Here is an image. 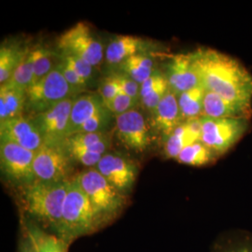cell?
<instances>
[{
    "mask_svg": "<svg viewBox=\"0 0 252 252\" xmlns=\"http://www.w3.org/2000/svg\"><path fill=\"white\" fill-rule=\"evenodd\" d=\"M192 57L201 85L206 90L252 108V75L242 63L212 49H198Z\"/></svg>",
    "mask_w": 252,
    "mask_h": 252,
    "instance_id": "obj_1",
    "label": "cell"
},
{
    "mask_svg": "<svg viewBox=\"0 0 252 252\" xmlns=\"http://www.w3.org/2000/svg\"><path fill=\"white\" fill-rule=\"evenodd\" d=\"M69 181L70 180L61 182L35 181L18 188L20 203L27 218L58 235Z\"/></svg>",
    "mask_w": 252,
    "mask_h": 252,
    "instance_id": "obj_2",
    "label": "cell"
},
{
    "mask_svg": "<svg viewBox=\"0 0 252 252\" xmlns=\"http://www.w3.org/2000/svg\"><path fill=\"white\" fill-rule=\"evenodd\" d=\"M101 228L98 219L77 181H69L67 193L63 202L61 225L58 236L67 245L74 240L94 233Z\"/></svg>",
    "mask_w": 252,
    "mask_h": 252,
    "instance_id": "obj_3",
    "label": "cell"
},
{
    "mask_svg": "<svg viewBox=\"0 0 252 252\" xmlns=\"http://www.w3.org/2000/svg\"><path fill=\"white\" fill-rule=\"evenodd\" d=\"M73 179L89 199L101 227L114 220L126 207V195L115 189L96 169L86 168Z\"/></svg>",
    "mask_w": 252,
    "mask_h": 252,
    "instance_id": "obj_4",
    "label": "cell"
},
{
    "mask_svg": "<svg viewBox=\"0 0 252 252\" xmlns=\"http://www.w3.org/2000/svg\"><path fill=\"white\" fill-rule=\"evenodd\" d=\"M77 96L65 81L59 63L27 90V109L34 115L44 112L63 100Z\"/></svg>",
    "mask_w": 252,
    "mask_h": 252,
    "instance_id": "obj_5",
    "label": "cell"
},
{
    "mask_svg": "<svg viewBox=\"0 0 252 252\" xmlns=\"http://www.w3.org/2000/svg\"><path fill=\"white\" fill-rule=\"evenodd\" d=\"M57 44L61 54L81 58L94 67L98 66L105 59L106 49L90 27L83 22L64 31L59 36Z\"/></svg>",
    "mask_w": 252,
    "mask_h": 252,
    "instance_id": "obj_6",
    "label": "cell"
},
{
    "mask_svg": "<svg viewBox=\"0 0 252 252\" xmlns=\"http://www.w3.org/2000/svg\"><path fill=\"white\" fill-rule=\"evenodd\" d=\"M201 141L220 157L230 151L248 131V119H212L201 117Z\"/></svg>",
    "mask_w": 252,
    "mask_h": 252,
    "instance_id": "obj_7",
    "label": "cell"
},
{
    "mask_svg": "<svg viewBox=\"0 0 252 252\" xmlns=\"http://www.w3.org/2000/svg\"><path fill=\"white\" fill-rule=\"evenodd\" d=\"M36 153L9 141H0V166L4 178L21 188L35 182L33 162Z\"/></svg>",
    "mask_w": 252,
    "mask_h": 252,
    "instance_id": "obj_8",
    "label": "cell"
},
{
    "mask_svg": "<svg viewBox=\"0 0 252 252\" xmlns=\"http://www.w3.org/2000/svg\"><path fill=\"white\" fill-rule=\"evenodd\" d=\"M73 162L61 144H44L34 158L33 170L38 182H61L69 180Z\"/></svg>",
    "mask_w": 252,
    "mask_h": 252,
    "instance_id": "obj_9",
    "label": "cell"
},
{
    "mask_svg": "<svg viewBox=\"0 0 252 252\" xmlns=\"http://www.w3.org/2000/svg\"><path fill=\"white\" fill-rule=\"evenodd\" d=\"M76 97L63 100L32 118L43 137L44 144H62L67 137L69 118Z\"/></svg>",
    "mask_w": 252,
    "mask_h": 252,
    "instance_id": "obj_10",
    "label": "cell"
},
{
    "mask_svg": "<svg viewBox=\"0 0 252 252\" xmlns=\"http://www.w3.org/2000/svg\"><path fill=\"white\" fill-rule=\"evenodd\" d=\"M116 135L119 141L130 151L143 153L151 145L152 136L144 115L134 108L115 116Z\"/></svg>",
    "mask_w": 252,
    "mask_h": 252,
    "instance_id": "obj_11",
    "label": "cell"
},
{
    "mask_svg": "<svg viewBox=\"0 0 252 252\" xmlns=\"http://www.w3.org/2000/svg\"><path fill=\"white\" fill-rule=\"evenodd\" d=\"M94 169L126 196L132 191L138 172L135 162L125 155L109 152L103 155Z\"/></svg>",
    "mask_w": 252,
    "mask_h": 252,
    "instance_id": "obj_12",
    "label": "cell"
},
{
    "mask_svg": "<svg viewBox=\"0 0 252 252\" xmlns=\"http://www.w3.org/2000/svg\"><path fill=\"white\" fill-rule=\"evenodd\" d=\"M0 141H9L36 153L44 140L32 118L20 117L0 123Z\"/></svg>",
    "mask_w": 252,
    "mask_h": 252,
    "instance_id": "obj_13",
    "label": "cell"
},
{
    "mask_svg": "<svg viewBox=\"0 0 252 252\" xmlns=\"http://www.w3.org/2000/svg\"><path fill=\"white\" fill-rule=\"evenodd\" d=\"M164 76L169 89L178 95L201 85L193 64L192 53L172 55L165 63Z\"/></svg>",
    "mask_w": 252,
    "mask_h": 252,
    "instance_id": "obj_14",
    "label": "cell"
},
{
    "mask_svg": "<svg viewBox=\"0 0 252 252\" xmlns=\"http://www.w3.org/2000/svg\"><path fill=\"white\" fill-rule=\"evenodd\" d=\"M159 47L142 37L135 36H116L105 51V61L108 66H119L126 59L136 54H155Z\"/></svg>",
    "mask_w": 252,
    "mask_h": 252,
    "instance_id": "obj_15",
    "label": "cell"
},
{
    "mask_svg": "<svg viewBox=\"0 0 252 252\" xmlns=\"http://www.w3.org/2000/svg\"><path fill=\"white\" fill-rule=\"evenodd\" d=\"M151 113L152 126L163 137H166L176 127L183 123L180 116L178 94L170 89Z\"/></svg>",
    "mask_w": 252,
    "mask_h": 252,
    "instance_id": "obj_16",
    "label": "cell"
},
{
    "mask_svg": "<svg viewBox=\"0 0 252 252\" xmlns=\"http://www.w3.org/2000/svg\"><path fill=\"white\" fill-rule=\"evenodd\" d=\"M200 118L184 121L164 137L163 153L166 158L176 159L185 147L201 140L202 124Z\"/></svg>",
    "mask_w": 252,
    "mask_h": 252,
    "instance_id": "obj_17",
    "label": "cell"
},
{
    "mask_svg": "<svg viewBox=\"0 0 252 252\" xmlns=\"http://www.w3.org/2000/svg\"><path fill=\"white\" fill-rule=\"evenodd\" d=\"M24 235L36 252H67L68 246L61 237L47 232L43 227L29 218L22 220Z\"/></svg>",
    "mask_w": 252,
    "mask_h": 252,
    "instance_id": "obj_18",
    "label": "cell"
},
{
    "mask_svg": "<svg viewBox=\"0 0 252 252\" xmlns=\"http://www.w3.org/2000/svg\"><path fill=\"white\" fill-rule=\"evenodd\" d=\"M252 108L244 107L206 90L202 117L212 119H248L252 116Z\"/></svg>",
    "mask_w": 252,
    "mask_h": 252,
    "instance_id": "obj_19",
    "label": "cell"
},
{
    "mask_svg": "<svg viewBox=\"0 0 252 252\" xmlns=\"http://www.w3.org/2000/svg\"><path fill=\"white\" fill-rule=\"evenodd\" d=\"M106 107L98 94L77 96L73 103L67 129V137L75 135L89 119Z\"/></svg>",
    "mask_w": 252,
    "mask_h": 252,
    "instance_id": "obj_20",
    "label": "cell"
},
{
    "mask_svg": "<svg viewBox=\"0 0 252 252\" xmlns=\"http://www.w3.org/2000/svg\"><path fill=\"white\" fill-rule=\"evenodd\" d=\"M169 90L167 80L162 71L156 69L140 84V104L152 112Z\"/></svg>",
    "mask_w": 252,
    "mask_h": 252,
    "instance_id": "obj_21",
    "label": "cell"
},
{
    "mask_svg": "<svg viewBox=\"0 0 252 252\" xmlns=\"http://www.w3.org/2000/svg\"><path fill=\"white\" fill-rule=\"evenodd\" d=\"M27 108V91L0 86V123L23 116Z\"/></svg>",
    "mask_w": 252,
    "mask_h": 252,
    "instance_id": "obj_22",
    "label": "cell"
},
{
    "mask_svg": "<svg viewBox=\"0 0 252 252\" xmlns=\"http://www.w3.org/2000/svg\"><path fill=\"white\" fill-rule=\"evenodd\" d=\"M211 252H252V233L239 229L226 231L215 240Z\"/></svg>",
    "mask_w": 252,
    "mask_h": 252,
    "instance_id": "obj_23",
    "label": "cell"
},
{
    "mask_svg": "<svg viewBox=\"0 0 252 252\" xmlns=\"http://www.w3.org/2000/svg\"><path fill=\"white\" fill-rule=\"evenodd\" d=\"M154 54H141L131 56L118 67L122 73L128 75L134 81L141 84L157 69L155 67Z\"/></svg>",
    "mask_w": 252,
    "mask_h": 252,
    "instance_id": "obj_24",
    "label": "cell"
},
{
    "mask_svg": "<svg viewBox=\"0 0 252 252\" xmlns=\"http://www.w3.org/2000/svg\"><path fill=\"white\" fill-rule=\"evenodd\" d=\"M110 141V136L107 132L79 133L66 137L62 145L105 154L108 153Z\"/></svg>",
    "mask_w": 252,
    "mask_h": 252,
    "instance_id": "obj_25",
    "label": "cell"
},
{
    "mask_svg": "<svg viewBox=\"0 0 252 252\" xmlns=\"http://www.w3.org/2000/svg\"><path fill=\"white\" fill-rule=\"evenodd\" d=\"M206 89L199 85L178 95L180 116L184 121L202 117Z\"/></svg>",
    "mask_w": 252,
    "mask_h": 252,
    "instance_id": "obj_26",
    "label": "cell"
},
{
    "mask_svg": "<svg viewBox=\"0 0 252 252\" xmlns=\"http://www.w3.org/2000/svg\"><path fill=\"white\" fill-rule=\"evenodd\" d=\"M219 156L201 140L185 147L176 160L191 166H205L215 162Z\"/></svg>",
    "mask_w": 252,
    "mask_h": 252,
    "instance_id": "obj_27",
    "label": "cell"
},
{
    "mask_svg": "<svg viewBox=\"0 0 252 252\" xmlns=\"http://www.w3.org/2000/svg\"><path fill=\"white\" fill-rule=\"evenodd\" d=\"M29 49H22L15 44H2L0 48V83L9 81L20 63L27 56Z\"/></svg>",
    "mask_w": 252,
    "mask_h": 252,
    "instance_id": "obj_28",
    "label": "cell"
},
{
    "mask_svg": "<svg viewBox=\"0 0 252 252\" xmlns=\"http://www.w3.org/2000/svg\"><path fill=\"white\" fill-rule=\"evenodd\" d=\"M29 55L34 69L33 83L45 77L56 66L54 65V53L43 46H37L31 49Z\"/></svg>",
    "mask_w": 252,
    "mask_h": 252,
    "instance_id": "obj_29",
    "label": "cell"
},
{
    "mask_svg": "<svg viewBox=\"0 0 252 252\" xmlns=\"http://www.w3.org/2000/svg\"><path fill=\"white\" fill-rule=\"evenodd\" d=\"M29 51L22 63H20L17 69L9 78V81L2 85L8 88L24 91H27L28 87L32 85L34 81V69L29 55Z\"/></svg>",
    "mask_w": 252,
    "mask_h": 252,
    "instance_id": "obj_30",
    "label": "cell"
},
{
    "mask_svg": "<svg viewBox=\"0 0 252 252\" xmlns=\"http://www.w3.org/2000/svg\"><path fill=\"white\" fill-rule=\"evenodd\" d=\"M112 113L107 107L100 110L94 116L89 119L81 128L78 130L76 134L79 133H100V132H106L108 128Z\"/></svg>",
    "mask_w": 252,
    "mask_h": 252,
    "instance_id": "obj_31",
    "label": "cell"
},
{
    "mask_svg": "<svg viewBox=\"0 0 252 252\" xmlns=\"http://www.w3.org/2000/svg\"><path fill=\"white\" fill-rule=\"evenodd\" d=\"M139 102L130 97L129 95L126 94L125 93L121 92L115 98L108 102L106 107L110 110V112L114 115L118 116L121 114H124L129 110H132L135 108Z\"/></svg>",
    "mask_w": 252,
    "mask_h": 252,
    "instance_id": "obj_32",
    "label": "cell"
},
{
    "mask_svg": "<svg viewBox=\"0 0 252 252\" xmlns=\"http://www.w3.org/2000/svg\"><path fill=\"white\" fill-rule=\"evenodd\" d=\"M59 66L61 68V71L63 73L65 81H67V83L69 84V86L71 87L76 95L86 90L87 82L81 78V75L73 67H71L69 64L63 62L62 60L59 63Z\"/></svg>",
    "mask_w": 252,
    "mask_h": 252,
    "instance_id": "obj_33",
    "label": "cell"
},
{
    "mask_svg": "<svg viewBox=\"0 0 252 252\" xmlns=\"http://www.w3.org/2000/svg\"><path fill=\"white\" fill-rule=\"evenodd\" d=\"M121 92V87L119 85L115 75H111L105 78L104 81H102L98 91V94L101 96L104 104L107 105L108 102L115 98Z\"/></svg>",
    "mask_w": 252,
    "mask_h": 252,
    "instance_id": "obj_34",
    "label": "cell"
},
{
    "mask_svg": "<svg viewBox=\"0 0 252 252\" xmlns=\"http://www.w3.org/2000/svg\"><path fill=\"white\" fill-rule=\"evenodd\" d=\"M61 60L73 67L87 83L90 81L93 71H94V66L91 65L90 63H87L86 61L82 60L81 58L70 56V55H63V54H61Z\"/></svg>",
    "mask_w": 252,
    "mask_h": 252,
    "instance_id": "obj_35",
    "label": "cell"
},
{
    "mask_svg": "<svg viewBox=\"0 0 252 252\" xmlns=\"http://www.w3.org/2000/svg\"><path fill=\"white\" fill-rule=\"evenodd\" d=\"M114 75L119 82L121 91L140 103V84L125 73H118Z\"/></svg>",
    "mask_w": 252,
    "mask_h": 252,
    "instance_id": "obj_36",
    "label": "cell"
},
{
    "mask_svg": "<svg viewBox=\"0 0 252 252\" xmlns=\"http://www.w3.org/2000/svg\"><path fill=\"white\" fill-rule=\"evenodd\" d=\"M18 252H36V251L33 248V246L31 245L29 240L27 239L25 235H24V237L22 238V240L20 241V244H19Z\"/></svg>",
    "mask_w": 252,
    "mask_h": 252,
    "instance_id": "obj_37",
    "label": "cell"
}]
</instances>
